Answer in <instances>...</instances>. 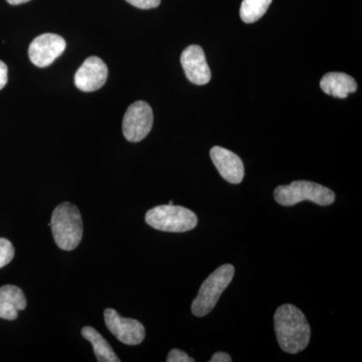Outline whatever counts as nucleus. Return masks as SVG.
Listing matches in <instances>:
<instances>
[{
	"instance_id": "12",
	"label": "nucleus",
	"mask_w": 362,
	"mask_h": 362,
	"mask_svg": "<svg viewBox=\"0 0 362 362\" xmlns=\"http://www.w3.org/2000/svg\"><path fill=\"white\" fill-rule=\"evenodd\" d=\"M25 293L21 288L13 285L0 287V318L6 320H16L18 311L26 308Z\"/></svg>"
},
{
	"instance_id": "2",
	"label": "nucleus",
	"mask_w": 362,
	"mask_h": 362,
	"mask_svg": "<svg viewBox=\"0 0 362 362\" xmlns=\"http://www.w3.org/2000/svg\"><path fill=\"white\" fill-rule=\"evenodd\" d=\"M54 242L64 251H73L83 238V220L80 211L71 202H63L54 209L51 220Z\"/></svg>"
},
{
	"instance_id": "20",
	"label": "nucleus",
	"mask_w": 362,
	"mask_h": 362,
	"mask_svg": "<svg viewBox=\"0 0 362 362\" xmlns=\"http://www.w3.org/2000/svg\"><path fill=\"white\" fill-rule=\"evenodd\" d=\"M211 362H230L232 361V358H230V354H226V352H216V354H214V356L211 357Z\"/></svg>"
},
{
	"instance_id": "5",
	"label": "nucleus",
	"mask_w": 362,
	"mask_h": 362,
	"mask_svg": "<svg viewBox=\"0 0 362 362\" xmlns=\"http://www.w3.org/2000/svg\"><path fill=\"white\" fill-rule=\"evenodd\" d=\"M233 275L235 268L230 264L221 266L211 273L202 283L199 294L192 302V314L197 317H204L213 310L223 292L232 282Z\"/></svg>"
},
{
	"instance_id": "1",
	"label": "nucleus",
	"mask_w": 362,
	"mask_h": 362,
	"mask_svg": "<svg viewBox=\"0 0 362 362\" xmlns=\"http://www.w3.org/2000/svg\"><path fill=\"white\" fill-rule=\"evenodd\" d=\"M276 337L281 349L295 354L308 346L311 329L303 312L291 304L279 307L274 316Z\"/></svg>"
},
{
	"instance_id": "9",
	"label": "nucleus",
	"mask_w": 362,
	"mask_h": 362,
	"mask_svg": "<svg viewBox=\"0 0 362 362\" xmlns=\"http://www.w3.org/2000/svg\"><path fill=\"white\" fill-rule=\"evenodd\" d=\"M180 63L185 76L192 84L206 85L211 81V69L207 65L204 49L199 45L187 47L181 54Z\"/></svg>"
},
{
	"instance_id": "16",
	"label": "nucleus",
	"mask_w": 362,
	"mask_h": 362,
	"mask_svg": "<svg viewBox=\"0 0 362 362\" xmlns=\"http://www.w3.org/2000/svg\"><path fill=\"white\" fill-rule=\"evenodd\" d=\"M14 247L8 240L0 238V269L8 265L14 257Z\"/></svg>"
},
{
	"instance_id": "17",
	"label": "nucleus",
	"mask_w": 362,
	"mask_h": 362,
	"mask_svg": "<svg viewBox=\"0 0 362 362\" xmlns=\"http://www.w3.org/2000/svg\"><path fill=\"white\" fill-rule=\"evenodd\" d=\"M168 362H194V359L192 358L189 356H187L185 352L181 351L180 349H173L169 352Z\"/></svg>"
},
{
	"instance_id": "13",
	"label": "nucleus",
	"mask_w": 362,
	"mask_h": 362,
	"mask_svg": "<svg viewBox=\"0 0 362 362\" xmlns=\"http://www.w3.org/2000/svg\"><path fill=\"white\" fill-rule=\"evenodd\" d=\"M320 88L325 94L339 99H346L350 93L356 92L357 83L344 73H327L320 81Z\"/></svg>"
},
{
	"instance_id": "8",
	"label": "nucleus",
	"mask_w": 362,
	"mask_h": 362,
	"mask_svg": "<svg viewBox=\"0 0 362 362\" xmlns=\"http://www.w3.org/2000/svg\"><path fill=\"white\" fill-rule=\"evenodd\" d=\"M104 318L109 331L124 344L138 345L144 340L145 328L139 321L123 318L111 308L105 310Z\"/></svg>"
},
{
	"instance_id": "6",
	"label": "nucleus",
	"mask_w": 362,
	"mask_h": 362,
	"mask_svg": "<svg viewBox=\"0 0 362 362\" xmlns=\"http://www.w3.org/2000/svg\"><path fill=\"white\" fill-rule=\"evenodd\" d=\"M153 121V111L150 105L144 101L135 102L128 107L124 116L123 134L128 141H142L151 131Z\"/></svg>"
},
{
	"instance_id": "15",
	"label": "nucleus",
	"mask_w": 362,
	"mask_h": 362,
	"mask_svg": "<svg viewBox=\"0 0 362 362\" xmlns=\"http://www.w3.org/2000/svg\"><path fill=\"white\" fill-rule=\"evenodd\" d=\"M273 0H243L240 16L246 23H254L263 18Z\"/></svg>"
},
{
	"instance_id": "4",
	"label": "nucleus",
	"mask_w": 362,
	"mask_h": 362,
	"mask_svg": "<svg viewBox=\"0 0 362 362\" xmlns=\"http://www.w3.org/2000/svg\"><path fill=\"white\" fill-rule=\"evenodd\" d=\"M147 225L169 233H185L197 226V216L187 207L164 204L153 207L145 216Z\"/></svg>"
},
{
	"instance_id": "21",
	"label": "nucleus",
	"mask_w": 362,
	"mask_h": 362,
	"mask_svg": "<svg viewBox=\"0 0 362 362\" xmlns=\"http://www.w3.org/2000/svg\"><path fill=\"white\" fill-rule=\"evenodd\" d=\"M30 1V0H7L9 4L13 6H18V4H25V2Z\"/></svg>"
},
{
	"instance_id": "18",
	"label": "nucleus",
	"mask_w": 362,
	"mask_h": 362,
	"mask_svg": "<svg viewBox=\"0 0 362 362\" xmlns=\"http://www.w3.org/2000/svg\"><path fill=\"white\" fill-rule=\"evenodd\" d=\"M131 6L140 9H151L159 6L161 0H126Z\"/></svg>"
},
{
	"instance_id": "10",
	"label": "nucleus",
	"mask_w": 362,
	"mask_h": 362,
	"mask_svg": "<svg viewBox=\"0 0 362 362\" xmlns=\"http://www.w3.org/2000/svg\"><path fill=\"white\" fill-rule=\"evenodd\" d=\"M108 78V68L98 57H90L75 75V85L83 92H95L101 89Z\"/></svg>"
},
{
	"instance_id": "19",
	"label": "nucleus",
	"mask_w": 362,
	"mask_h": 362,
	"mask_svg": "<svg viewBox=\"0 0 362 362\" xmlns=\"http://www.w3.org/2000/svg\"><path fill=\"white\" fill-rule=\"evenodd\" d=\"M7 80H8V69H7L6 63L0 61V90L6 87Z\"/></svg>"
},
{
	"instance_id": "14",
	"label": "nucleus",
	"mask_w": 362,
	"mask_h": 362,
	"mask_svg": "<svg viewBox=\"0 0 362 362\" xmlns=\"http://www.w3.org/2000/svg\"><path fill=\"white\" fill-rule=\"evenodd\" d=\"M82 335L85 339L90 342L94 349L95 356L99 362H119L120 359L116 356L110 344L107 342L101 334L95 328L86 326L82 329Z\"/></svg>"
},
{
	"instance_id": "22",
	"label": "nucleus",
	"mask_w": 362,
	"mask_h": 362,
	"mask_svg": "<svg viewBox=\"0 0 362 362\" xmlns=\"http://www.w3.org/2000/svg\"><path fill=\"white\" fill-rule=\"evenodd\" d=\"M168 204H173V201H170L168 202Z\"/></svg>"
},
{
	"instance_id": "3",
	"label": "nucleus",
	"mask_w": 362,
	"mask_h": 362,
	"mask_svg": "<svg viewBox=\"0 0 362 362\" xmlns=\"http://www.w3.org/2000/svg\"><path fill=\"white\" fill-rule=\"evenodd\" d=\"M274 197L279 204L284 206H295L304 201L326 206L335 202V194L330 188L306 180H296L289 185H280L274 192Z\"/></svg>"
},
{
	"instance_id": "7",
	"label": "nucleus",
	"mask_w": 362,
	"mask_h": 362,
	"mask_svg": "<svg viewBox=\"0 0 362 362\" xmlns=\"http://www.w3.org/2000/svg\"><path fill=\"white\" fill-rule=\"evenodd\" d=\"M66 47V40L61 35L44 33L33 40L28 47V56L33 65L45 68L61 57Z\"/></svg>"
},
{
	"instance_id": "11",
	"label": "nucleus",
	"mask_w": 362,
	"mask_h": 362,
	"mask_svg": "<svg viewBox=\"0 0 362 362\" xmlns=\"http://www.w3.org/2000/svg\"><path fill=\"white\" fill-rule=\"evenodd\" d=\"M211 158L221 177L233 185H239L244 180L245 168L237 154L221 146L211 150Z\"/></svg>"
}]
</instances>
